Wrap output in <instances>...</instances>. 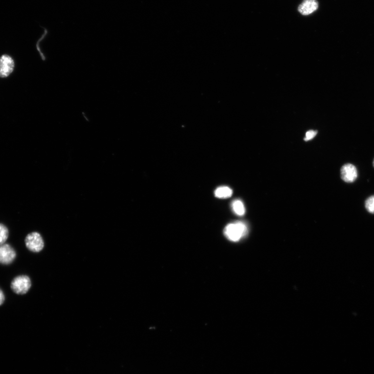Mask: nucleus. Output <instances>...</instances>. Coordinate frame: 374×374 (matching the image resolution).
Masks as SVG:
<instances>
[{
	"label": "nucleus",
	"instance_id": "5",
	"mask_svg": "<svg viewBox=\"0 0 374 374\" xmlns=\"http://www.w3.org/2000/svg\"><path fill=\"white\" fill-rule=\"evenodd\" d=\"M15 63L13 59L8 55L0 57V78L8 77L14 71Z\"/></svg>",
	"mask_w": 374,
	"mask_h": 374
},
{
	"label": "nucleus",
	"instance_id": "8",
	"mask_svg": "<svg viewBox=\"0 0 374 374\" xmlns=\"http://www.w3.org/2000/svg\"><path fill=\"white\" fill-rule=\"evenodd\" d=\"M215 197L219 199H226L231 197L233 190L227 186L219 187L215 191Z\"/></svg>",
	"mask_w": 374,
	"mask_h": 374
},
{
	"label": "nucleus",
	"instance_id": "3",
	"mask_svg": "<svg viewBox=\"0 0 374 374\" xmlns=\"http://www.w3.org/2000/svg\"><path fill=\"white\" fill-rule=\"evenodd\" d=\"M27 248L33 253H39L44 249L45 242L39 233L35 232L28 234L25 239Z\"/></svg>",
	"mask_w": 374,
	"mask_h": 374
},
{
	"label": "nucleus",
	"instance_id": "12",
	"mask_svg": "<svg viewBox=\"0 0 374 374\" xmlns=\"http://www.w3.org/2000/svg\"><path fill=\"white\" fill-rule=\"evenodd\" d=\"M317 134V132L315 131L310 130L306 133L305 137L304 139L305 141H309L313 139L316 137Z\"/></svg>",
	"mask_w": 374,
	"mask_h": 374
},
{
	"label": "nucleus",
	"instance_id": "14",
	"mask_svg": "<svg viewBox=\"0 0 374 374\" xmlns=\"http://www.w3.org/2000/svg\"><path fill=\"white\" fill-rule=\"evenodd\" d=\"M373 166L374 167V161H373Z\"/></svg>",
	"mask_w": 374,
	"mask_h": 374
},
{
	"label": "nucleus",
	"instance_id": "13",
	"mask_svg": "<svg viewBox=\"0 0 374 374\" xmlns=\"http://www.w3.org/2000/svg\"><path fill=\"white\" fill-rule=\"evenodd\" d=\"M5 298L4 294L1 289L0 288V305H1L3 304L5 301Z\"/></svg>",
	"mask_w": 374,
	"mask_h": 374
},
{
	"label": "nucleus",
	"instance_id": "7",
	"mask_svg": "<svg viewBox=\"0 0 374 374\" xmlns=\"http://www.w3.org/2000/svg\"><path fill=\"white\" fill-rule=\"evenodd\" d=\"M319 6L318 0H303L297 10L302 15L308 16L316 12Z\"/></svg>",
	"mask_w": 374,
	"mask_h": 374
},
{
	"label": "nucleus",
	"instance_id": "4",
	"mask_svg": "<svg viewBox=\"0 0 374 374\" xmlns=\"http://www.w3.org/2000/svg\"><path fill=\"white\" fill-rule=\"evenodd\" d=\"M16 258V252L10 244L0 246V263L3 265L11 264Z\"/></svg>",
	"mask_w": 374,
	"mask_h": 374
},
{
	"label": "nucleus",
	"instance_id": "9",
	"mask_svg": "<svg viewBox=\"0 0 374 374\" xmlns=\"http://www.w3.org/2000/svg\"><path fill=\"white\" fill-rule=\"evenodd\" d=\"M232 208L235 214L243 216L245 214V209L243 202L239 200H236L232 203Z\"/></svg>",
	"mask_w": 374,
	"mask_h": 374
},
{
	"label": "nucleus",
	"instance_id": "6",
	"mask_svg": "<svg viewBox=\"0 0 374 374\" xmlns=\"http://www.w3.org/2000/svg\"><path fill=\"white\" fill-rule=\"evenodd\" d=\"M341 172L342 180L347 183L354 182L358 176V170L354 165L351 164L343 165Z\"/></svg>",
	"mask_w": 374,
	"mask_h": 374
},
{
	"label": "nucleus",
	"instance_id": "10",
	"mask_svg": "<svg viewBox=\"0 0 374 374\" xmlns=\"http://www.w3.org/2000/svg\"><path fill=\"white\" fill-rule=\"evenodd\" d=\"M8 235L7 228L3 224H0V246L5 244L7 241Z\"/></svg>",
	"mask_w": 374,
	"mask_h": 374
},
{
	"label": "nucleus",
	"instance_id": "11",
	"mask_svg": "<svg viewBox=\"0 0 374 374\" xmlns=\"http://www.w3.org/2000/svg\"><path fill=\"white\" fill-rule=\"evenodd\" d=\"M365 207L370 213L374 214V195L367 199L365 203Z\"/></svg>",
	"mask_w": 374,
	"mask_h": 374
},
{
	"label": "nucleus",
	"instance_id": "1",
	"mask_svg": "<svg viewBox=\"0 0 374 374\" xmlns=\"http://www.w3.org/2000/svg\"><path fill=\"white\" fill-rule=\"evenodd\" d=\"M248 233V227L242 222H236L228 224L225 228L224 234L228 239L233 242L240 241Z\"/></svg>",
	"mask_w": 374,
	"mask_h": 374
},
{
	"label": "nucleus",
	"instance_id": "2",
	"mask_svg": "<svg viewBox=\"0 0 374 374\" xmlns=\"http://www.w3.org/2000/svg\"><path fill=\"white\" fill-rule=\"evenodd\" d=\"M31 287V281L27 276L22 275L15 277L11 284L12 290L16 294H26Z\"/></svg>",
	"mask_w": 374,
	"mask_h": 374
}]
</instances>
